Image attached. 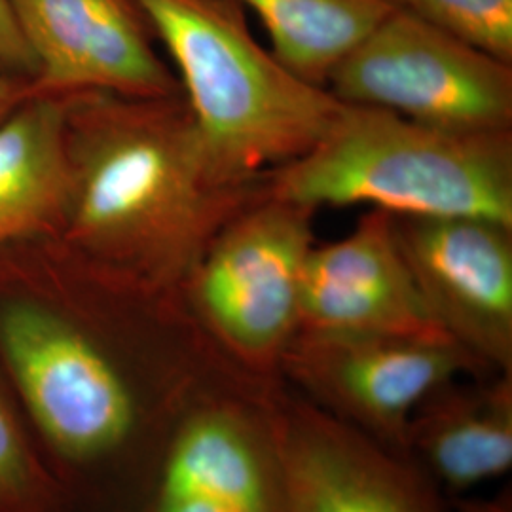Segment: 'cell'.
Returning <instances> with one entry per match:
<instances>
[{
  "mask_svg": "<svg viewBox=\"0 0 512 512\" xmlns=\"http://www.w3.org/2000/svg\"><path fill=\"white\" fill-rule=\"evenodd\" d=\"M35 294L0 304V372L74 512H137L198 404L275 382L236 365L194 317L156 340Z\"/></svg>",
  "mask_w": 512,
  "mask_h": 512,
  "instance_id": "cell-1",
  "label": "cell"
},
{
  "mask_svg": "<svg viewBox=\"0 0 512 512\" xmlns=\"http://www.w3.org/2000/svg\"><path fill=\"white\" fill-rule=\"evenodd\" d=\"M99 99L69 114L65 222L93 270L154 291H181L220 230L268 194L226 183L184 105Z\"/></svg>",
  "mask_w": 512,
  "mask_h": 512,
  "instance_id": "cell-2",
  "label": "cell"
},
{
  "mask_svg": "<svg viewBox=\"0 0 512 512\" xmlns=\"http://www.w3.org/2000/svg\"><path fill=\"white\" fill-rule=\"evenodd\" d=\"M133 2L181 74L186 107L226 183H266L308 154L344 109L258 44L238 0Z\"/></svg>",
  "mask_w": 512,
  "mask_h": 512,
  "instance_id": "cell-3",
  "label": "cell"
},
{
  "mask_svg": "<svg viewBox=\"0 0 512 512\" xmlns=\"http://www.w3.org/2000/svg\"><path fill=\"white\" fill-rule=\"evenodd\" d=\"M268 194L310 209L372 205L403 217H475L512 226L511 131L458 133L346 105Z\"/></svg>",
  "mask_w": 512,
  "mask_h": 512,
  "instance_id": "cell-4",
  "label": "cell"
},
{
  "mask_svg": "<svg viewBox=\"0 0 512 512\" xmlns=\"http://www.w3.org/2000/svg\"><path fill=\"white\" fill-rule=\"evenodd\" d=\"M313 209L266 194L211 241L181 287L184 306L236 365L283 382L279 366L300 330V285Z\"/></svg>",
  "mask_w": 512,
  "mask_h": 512,
  "instance_id": "cell-5",
  "label": "cell"
},
{
  "mask_svg": "<svg viewBox=\"0 0 512 512\" xmlns=\"http://www.w3.org/2000/svg\"><path fill=\"white\" fill-rule=\"evenodd\" d=\"M346 105L401 114L458 133L511 131L512 69L403 6L329 74Z\"/></svg>",
  "mask_w": 512,
  "mask_h": 512,
  "instance_id": "cell-6",
  "label": "cell"
},
{
  "mask_svg": "<svg viewBox=\"0 0 512 512\" xmlns=\"http://www.w3.org/2000/svg\"><path fill=\"white\" fill-rule=\"evenodd\" d=\"M490 374L450 336L306 329L296 332L279 366L294 393L403 456L410 420L431 391L454 378Z\"/></svg>",
  "mask_w": 512,
  "mask_h": 512,
  "instance_id": "cell-7",
  "label": "cell"
},
{
  "mask_svg": "<svg viewBox=\"0 0 512 512\" xmlns=\"http://www.w3.org/2000/svg\"><path fill=\"white\" fill-rule=\"evenodd\" d=\"M283 382L220 393L175 427L137 512H285L274 403Z\"/></svg>",
  "mask_w": 512,
  "mask_h": 512,
  "instance_id": "cell-8",
  "label": "cell"
},
{
  "mask_svg": "<svg viewBox=\"0 0 512 512\" xmlns=\"http://www.w3.org/2000/svg\"><path fill=\"white\" fill-rule=\"evenodd\" d=\"M391 220L440 329L488 372L512 374V226L475 217Z\"/></svg>",
  "mask_w": 512,
  "mask_h": 512,
  "instance_id": "cell-9",
  "label": "cell"
},
{
  "mask_svg": "<svg viewBox=\"0 0 512 512\" xmlns=\"http://www.w3.org/2000/svg\"><path fill=\"white\" fill-rule=\"evenodd\" d=\"M285 512H452L410 459L283 384L274 403Z\"/></svg>",
  "mask_w": 512,
  "mask_h": 512,
  "instance_id": "cell-10",
  "label": "cell"
},
{
  "mask_svg": "<svg viewBox=\"0 0 512 512\" xmlns=\"http://www.w3.org/2000/svg\"><path fill=\"white\" fill-rule=\"evenodd\" d=\"M50 90L173 97L175 78L148 40L133 0H6Z\"/></svg>",
  "mask_w": 512,
  "mask_h": 512,
  "instance_id": "cell-11",
  "label": "cell"
},
{
  "mask_svg": "<svg viewBox=\"0 0 512 512\" xmlns=\"http://www.w3.org/2000/svg\"><path fill=\"white\" fill-rule=\"evenodd\" d=\"M300 329L448 336L412 277L391 215L380 209L346 238L311 247L300 285Z\"/></svg>",
  "mask_w": 512,
  "mask_h": 512,
  "instance_id": "cell-12",
  "label": "cell"
},
{
  "mask_svg": "<svg viewBox=\"0 0 512 512\" xmlns=\"http://www.w3.org/2000/svg\"><path fill=\"white\" fill-rule=\"evenodd\" d=\"M406 458L444 495L463 497L512 467V374L439 385L414 412Z\"/></svg>",
  "mask_w": 512,
  "mask_h": 512,
  "instance_id": "cell-13",
  "label": "cell"
},
{
  "mask_svg": "<svg viewBox=\"0 0 512 512\" xmlns=\"http://www.w3.org/2000/svg\"><path fill=\"white\" fill-rule=\"evenodd\" d=\"M69 114L59 101L38 99L0 120V249L65 219Z\"/></svg>",
  "mask_w": 512,
  "mask_h": 512,
  "instance_id": "cell-14",
  "label": "cell"
},
{
  "mask_svg": "<svg viewBox=\"0 0 512 512\" xmlns=\"http://www.w3.org/2000/svg\"><path fill=\"white\" fill-rule=\"evenodd\" d=\"M272 40V54L294 74L327 86L332 69L399 4L395 0H238Z\"/></svg>",
  "mask_w": 512,
  "mask_h": 512,
  "instance_id": "cell-15",
  "label": "cell"
},
{
  "mask_svg": "<svg viewBox=\"0 0 512 512\" xmlns=\"http://www.w3.org/2000/svg\"><path fill=\"white\" fill-rule=\"evenodd\" d=\"M0 512H74L69 492L44 456L2 372Z\"/></svg>",
  "mask_w": 512,
  "mask_h": 512,
  "instance_id": "cell-16",
  "label": "cell"
},
{
  "mask_svg": "<svg viewBox=\"0 0 512 512\" xmlns=\"http://www.w3.org/2000/svg\"><path fill=\"white\" fill-rule=\"evenodd\" d=\"M399 6L486 54L512 61V0H395Z\"/></svg>",
  "mask_w": 512,
  "mask_h": 512,
  "instance_id": "cell-17",
  "label": "cell"
},
{
  "mask_svg": "<svg viewBox=\"0 0 512 512\" xmlns=\"http://www.w3.org/2000/svg\"><path fill=\"white\" fill-rule=\"evenodd\" d=\"M0 73L37 74L35 59L6 0H0Z\"/></svg>",
  "mask_w": 512,
  "mask_h": 512,
  "instance_id": "cell-18",
  "label": "cell"
},
{
  "mask_svg": "<svg viewBox=\"0 0 512 512\" xmlns=\"http://www.w3.org/2000/svg\"><path fill=\"white\" fill-rule=\"evenodd\" d=\"M456 512H512L511 492H501L490 499L482 497H456L452 499Z\"/></svg>",
  "mask_w": 512,
  "mask_h": 512,
  "instance_id": "cell-19",
  "label": "cell"
},
{
  "mask_svg": "<svg viewBox=\"0 0 512 512\" xmlns=\"http://www.w3.org/2000/svg\"><path fill=\"white\" fill-rule=\"evenodd\" d=\"M19 90L8 74L0 73V120L18 107Z\"/></svg>",
  "mask_w": 512,
  "mask_h": 512,
  "instance_id": "cell-20",
  "label": "cell"
}]
</instances>
